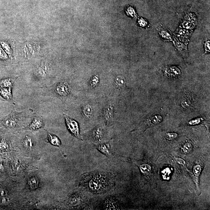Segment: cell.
Segmentation results:
<instances>
[{"mask_svg": "<svg viewBox=\"0 0 210 210\" xmlns=\"http://www.w3.org/2000/svg\"><path fill=\"white\" fill-rule=\"evenodd\" d=\"M178 137V134L176 133H167L165 135V138L169 140H174Z\"/></svg>", "mask_w": 210, "mask_h": 210, "instance_id": "44dd1931", "label": "cell"}, {"mask_svg": "<svg viewBox=\"0 0 210 210\" xmlns=\"http://www.w3.org/2000/svg\"><path fill=\"white\" fill-rule=\"evenodd\" d=\"M140 171L144 175H148L151 170V166L147 163H143L139 166Z\"/></svg>", "mask_w": 210, "mask_h": 210, "instance_id": "4fadbf2b", "label": "cell"}, {"mask_svg": "<svg viewBox=\"0 0 210 210\" xmlns=\"http://www.w3.org/2000/svg\"><path fill=\"white\" fill-rule=\"evenodd\" d=\"M175 160H176L177 162L179 163V164L182 165V166H185L186 165V163L185 161L181 158H180L175 157Z\"/></svg>", "mask_w": 210, "mask_h": 210, "instance_id": "d4e9b609", "label": "cell"}, {"mask_svg": "<svg viewBox=\"0 0 210 210\" xmlns=\"http://www.w3.org/2000/svg\"><path fill=\"white\" fill-rule=\"evenodd\" d=\"M23 144L26 148L30 149L33 146V142L32 139L29 137H26L23 140Z\"/></svg>", "mask_w": 210, "mask_h": 210, "instance_id": "e0dca14e", "label": "cell"}, {"mask_svg": "<svg viewBox=\"0 0 210 210\" xmlns=\"http://www.w3.org/2000/svg\"><path fill=\"white\" fill-rule=\"evenodd\" d=\"M19 114L18 113L14 112L5 117L0 121V124L5 127L10 128H14L17 126L18 121Z\"/></svg>", "mask_w": 210, "mask_h": 210, "instance_id": "3957f363", "label": "cell"}, {"mask_svg": "<svg viewBox=\"0 0 210 210\" xmlns=\"http://www.w3.org/2000/svg\"><path fill=\"white\" fill-rule=\"evenodd\" d=\"M8 144L4 142H2L0 143V149H6L8 148Z\"/></svg>", "mask_w": 210, "mask_h": 210, "instance_id": "484cf974", "label": "cell"}, {"mask_svg": "<svg viewBox=\"0 0 210 210\" xmlns=\"http://www.w3.org/2000/svg\"><path fill=\"white\" fill-rule=\"evenodd\" d=\"M104 208L105 210H117L119 209L118 202L114 197H110L105 199L104 202Z\"/></svg>", "mask_w": 210, "mask_h": 210, "instance_id": "277c9868", "label": "cell"}, {"mask_svg": "<svg viewBox=\"0 0 210 210\" xmlns=\"http://www.w3.org/2000/svg\"><path fill=\"white\" fill-rule=\"evenodd\" d=\"M193 150V146L191 143H187L183 146V151L185 154H188L190 153Z\"/></svg>", "mask_w": 210, "mask_h": 210, "instance_id": "d6986e66", "label": "cell"}, {"mask_svg": "<svg viewBox=\"0 0 210 210\" xmlns=\"http://www.w3.org/2000/svg\"><path fill=\"white\" fill-rule=\"evenodd\" d=\"M66 120V125L68 129L76 138L80 139L81 136L79 133V124L75 120L72 119L66 114H63Z\"/></svg>", "mask_w": 210, "mask_h": 210, "instance_id": "7a4b0ae2", "label": "cell"}, {"mask_svg": "<svg viewBox=\"0 0 210 210\" xmlns=\"http://www.w3.org/2000/svg\"><path fill=\"white\" fill-rule=\"evenodd\" d=\"M0 84L2 87H11L12 86V83L10 79H5L2 80L0 82Z\"/></svg>", "mask_w": 210, "mask_h": 210, "instance_id": "603a6c76", "label": "cell"}, {"mask_svg": "<svg viewBox=\"0 0 210 210\" xmlns=\"http://www.w3.org/2000/svg\"><path fill=\"white\" fill-rule=\"evenodd\" d=\"M125 81L124 78L123 76H119L116 78L115 85L117 87L121 88L124 86Z\"/></svg>", "mask_w": 210, "mask_h": 210, "instance_id": "5bb4252c", "label": "cell"}, {"mask_svg": "<svg viewBox=\"0 0 210 210\" xmlns=\"http://www.w3.org/2000/svg\"><path fill=\"white\" fill-rule=\"evenodd\" d=\"M205 50H206V51H208L209 52L210 51L209 41L207 42V43H206V44H205Z\"/></svg>", "mask_w": 210, "mask_h": 210, "instance_id": "83f0119b", "label": "cell"}, {"mask_svg": "<svg viewBox=\"0 0 210 210\" xmlns=\"http://www.w3.org/2000/svg\"><path fill=\"white\" fill-rule=\"evenodd\" d=\"M139 22L140 23V25L142 26H143V27L146 26V25L147 24V22H146V21L143 19H142L140 20Z\"/></svg>", "mask_w": 210, "mask_h": 210, "instance_id": "4316f807", "label": "cell"}, {"mask_svg": "<svg viewBox=\"0 0 210 210\" xmlns=\"http://www.w3.org/2000/svg\"><path fill=\"white\" fill-rule=\"evenodd\" d=\"M162 117L159 115H155L151 117L150 120V122L153 124H158L162 122Z\"/></svg>", "mask_w": 210, "mask_h": 210, "instance_id": "ac0fdd59", "label": "cell"}, {"mask_svg": "<svg viewBox=\"0 0 210 210\" xmlns=\"http://www.w3.org/2000/svg\"><path fill=\"white\" fill-rule=\"evenodd\" d=\"M167 72L169 74L174 76H178L181 73L180 71L176 67H171L168 69Z\"/></svg>", "mask_w": 210, "mask_h": 210, "instance_id": "2e32d148", "label": "cell"}, {"mask_svg": "<svg viewBox=\"0 0 210 210\" xmlns=\"http://www.w3.org/2000/svg\"><path fill=\"white\" fill-rule=\"evenodd\" d=\"M115 174L96 170L82 174L79 186L88 192L95 194L105 193L115 186Z\"/></svg>", "mask_w": 210, "mask_h": 210, "instance_id": "6da1fadb", "label": "cell"}, {"mask_svg": "<svg viewBox=\"0 0 210 210\" xmlns=\"http://www.w3.org/2000/svg\"><path fill=\"white\" fill-rule=\"evenodd\" d=\"M113 108L111 105L107 107L104 110V117L105 123L109 124L112 123L113 120Z\"/></svg>", "mask_w": 210, "mask_h": 210, "instance_id": "8992f818", "label": "cell"}, {"mask_svg": "<svg viewBox=\"0 0 210 210\" xmlns=\"http://www.w3.org/2000/svg\"><path fill=\"white\" fill-rule=\"evenodd\" d=\"M99 82V78L97 76H95L92 77L90 81L91 86L93 88L95 87L97 85Z\"/></svg>", "mask_w": 210, "mask_h": 210, "instance_id": "7402d4cb", "label": "cell"}, {"mask_svg": "<svg viewBox=\"0 0 210 210\" xmlns=\"http://www.w3.org/2000/svg\"><path fill=\"white\" fill-rule=\"evenodd\" d=\"M202 120V118H197L196 119L191 120V121H189V123H188V124H190V125H195V124H198L200 123Z\"/></svg>", "mask_w": 210, "mask_h": 210, "instance_id": "cb8c5ba5", "label": "cell"}, {"mask_svg": "<svg viewBox=\"0 0 210 210\" xmlns=\"http://www.w3.org/2000/svg\"><path fill=\"white\" fill-rule=\"evenodd\" d=\"M43 126V121L41 118L38 117H35L32 122L29 126L30 129L36 130L41 128Z\"/></svg>", "mask_w": 210, "mask_h": 210, "instance_id": "52a82bcc", "label": "cell"}, {"mask_svg": "<svg viewBox=\"0 0 210 210\" xmlns=\"http://www.w3.org/2000/svg\"><path fill=\"white\" fill-rule=\"evenodd\" d=\"M55 90L58 95L62 97L67 96L69 92V87L67 84L64 82L57 84L55 87Z\"/></svg>", "mask_w": 210, "mask_h": 210, "instance_id": "5b68a950", "label": "cell"}, {"mask_svg": "<svg viewBox=\"0 0 210 210\" xmlns=\"http://www.w3.org/2000/svg\"><path fill=\"white\" fill-rule=\"evenodd\" d=\"M82 113L84 115L88 118H90L93 113V110L90 105H87L82 109Z\"/></svg>", "mask_w": 210, "mask_h": 210, "instance_id": "7c38bea8", "label": "cell"}, {"mask_svg": "<svg viewBox=\"0 0 210 210\" xmlns=\"http://www.w3.org/2000/svg\"><path fill=\"white\" fill-rule=\"evenodd\" d=\"M28 184L31 189H36L39 185L38 179L35 177L31 178L28 181Z\"/></svg>", "mask_w": 210, "mask_h": 210, "instance_id": "9a60e30c", "label": "cell"}, {"mask_svg": "<svg viewBox=\"0 0 210 210\" xmlns=\"http://www.w3.org/2000/svg\"><path fill=\"white\" fill-rule=\"evenodd\" d=\"M202 170V166L200 165H197L193 166V171L195 177V182L198 189H199V177Z\"/></svg>", "mask_w": 210, "mask_h": 210, "instance_id": "9c48e42d", "label": "cell"}, {"mask_svg": "<svg viewBox=\"0 0 210 210\" xmlns=\"http://www.w3.org/2000/svg\"><path fill=\"white\" fill-rule=\"evenodd\" d=\"M0 92L1 95L4 98L9 99L12 98L11 87H2L0 88Z\"/></svg>", "mask_w": 210, "mask_h": 210, "instance_id": "8fae6325", "label": "cell"}, {"mask_svg": "<svg viewBox=\"0 0 210 210\" xmlns=\"http://www.w3.org/2000/svg\"><path fill=\"white\" fill-rule=\"evenodd\" d=\"M94 137L95 140L100 141L102 137V132L100 128H98L94 131Z\"/></svg>", "mask_w": 210, "mask_h": 210, "instance_id": "ffe728a7", "label": "cell"}, {"mask_svg": "<svg viewBox=\"0 0 210 210\" xmlns=\"http://www.w3.org/2000/svg\"><path fill=\"white\" fill-rule=\"evenodd\" d=\"M48 140L49 142L53 145L59 147L61 145V143L59 137L54 134L48 132Z\"/></svg>", "mask_w": 210, "mask_h": 210, "instance_id": "30bf717a", "label": "cell"}, {"mask_svg": "<svg viewBox=\"0 0 210 210\" xmlns=\"http://www.w3.org/2000/svg\"><path fill=\"white\" fill-rule=\"evenodd\" d=\"M97 148L101 153L105 155L108 156V157H110V156L112 155L111 151L110 150V147L108 146V144H98L97 146Z\"/></svg>", "mask_w": 210, "mask_h": 210, "instance_id": "ba28073f", "label": "cell"}]
</instances>
